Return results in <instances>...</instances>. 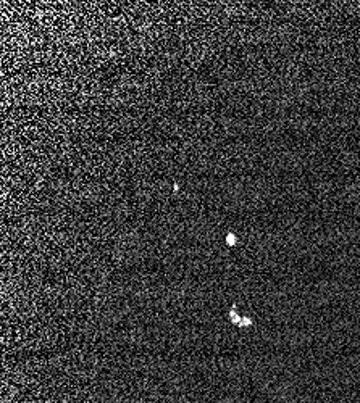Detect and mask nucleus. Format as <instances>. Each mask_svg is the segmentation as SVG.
<instances>
[{
  "instance_id": "nucleus-1",
  "label": "nucleus",
  "mask_w": 360,
  "mask_h": 403,
  "mask_svg": "<svg viewBox=\"0 0 360 403\" xmlns=\"http://www.w3.org/2000/svg\"><path fill=\"white\" fill-rule=\"evenodd\" d=\"M226 241H228V244H234L236 239H234V236H233V234H228V239H226Z\"/></svg>"
}]
</instances>
